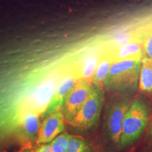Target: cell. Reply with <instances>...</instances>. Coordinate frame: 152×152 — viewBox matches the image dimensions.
I'll return each instance as SVG.
<instances>
[{"instance_id": "cell-1", "label": "cell", "mask_w": 152, "mask_h": 152, "mask_svg": "<svg viewBox=\"0 0 152 152\" xmlns=\"http://www.w3.org/2000/svg\"><path fill=\"white\" fill-rule=\"evenodd\" d=\"M78 62L45 46L0 53V149L18 145L23 121L42 117L62 80L78 74Z\"/></svg>"}, {"instance_id": "cell-2", "label": "cell", "mask_w": 152, "mask_h": 152, "mask_svg": "<svg viewBox=\"0 0 152 152\" xmlns=\"http://www.w3.org/2000/svg\"><path fill=\"white\" fill-rule=\"evenodd\" d=\"M142 61L114 62L104 83L106 90L119 94H132L139 86Z\"/></svg>"}, {"instance_id": "cell-3", "label": "cell", "mask_w": 152, "mask_h": 152, "mask_svg": "<svg viewBox=\"0 0 152 152\" xmlns=\"http://www.w3.org/2000/svg\"><path fill=\"white\" fill-rule=\"evenodd\" d=\"M149 119V111L146 104L140 99L133 102L123 121L120 147H125L136 141L147 127Z\"/></svg>"}, {"instance_id": "cell-4", "label": "cell", "mask_w": 152, "mask_h": 152, "mask_svg": "<svg viewBox=\"0 0 152 152\" xmlns=\"http://www.w3.org/2000/svg\"><path fill=\"white\" fill-rule=\"evenodd\" d=\"M104 94L102 86L93 85L90 96L82 106L69 124L74 128L87 130L94 127L99 120L103 107Z\"/></svg>"}, {"instance_id": "cell-5", "label": "cell", "mask_w": 152, "mask_h": 152, "mask_svg": "<svg viewBox=\"0 0 152 152\" xmlns=\"http://www.w3.org/2000/svg\"><path fill=\"white\" fill-rule=\"evenodd\" d=\"M131 104L130 100L122 99L109 104L104 115V128L109 139L114 144H120L123 124Z\"/></svg>"}, {"instance_id": "cell-6", "label": "cell", "mask_w": 152, "mask_h": 152, "mask_svg": "<svg viewBox=\"0 0 152 152\" xmlns=\"http://www.w3.org/2000/svg\"><path fill=\"white\" fill-rule=\"evenodd\" d=\"M93 89L92 83L80 79L76 82L66 97L63 106L64 118L66 123L71 122Z\"/></svg>"}, {"instance_id": "cell-7", "label": "cell", "mask_w": 152, "mask_h": 152, "mask_svg": "<svg viewBox=\"0 0 152 152\" xmlns=\"http://www.w3.org/2000/svg\"><path fill=\"white\" fill-rule=\"evenodd\" d=\"M65 123L63 108L44 118L36 138V145L50 143L57 135L64 132Z\"/></svg>"}, {"instance_id": "cell-8", "label": "cell", "mask_w": 152, "mask_h": 152, "mask_svg": "<svg viewBox=\"0 0 152 152\" xmlns=\"http://www.w3.org/2000/svg\"><path fill=\"white\" fill-rule=\"evenodd\" d=\"M79 80H80L79 75L76 73L69 74L62 80L51 99L46 111L42 115L41 118H45L50 114L55 113L62 109L66 97L75 85L76 82Z\"/></svg>"}, {"instance_id": "cell-9", "label": "cell", "mask_w": 152, "mask_h": 152, "mask_svg": "<svg viewBox=\"0 0 152 152\" xmlns=\"http://www.w3.org/2000/svg\"><path fill=\"white\" fill-rule=\"evenodd\" d=\"M41 125V117L30 115L20 125L18 134V145L20 149L33 147L35 145L38 131Z\"/></svg>"}, {"instance_id": "cell-10", "label": "cell", "mask_w": 152, "mask_h": 152, "mask_svg": "<svg viewBox=\"0 0 152 152\" xmlns=\"http://www.w3.org/2000/svg\"><path fill=\"white\" fill-rule=\"evenodd\" d=\"M109 52L113 62L125 60L142 61L145 57L143 44L139 42H128Z\"/></svg>"}, {"instance_id": "cell-11", "label": "cell", "mask_w": 152, "mask_h": 152, "mask_svg": "<svg viewBox=\"0 0 152 152\" xmlns=\"http://www.w3.org/2000/svg\"><path fill=\"white\" fill-rule=\"evenodd\" d=\"M102 55L95 52H88L84 54L80 63L79 73L80 79L92 83L93 76Z\"/></svg>"}, {"instance_id": "cell-12", "label": "cell", "mask_w": 152, "mask_h": 152, "mask_svg": "<svg viewBox=\"0 0 152 152\" xmlns=\"http://www.w3.org/2000/svg\"><path fill=\"white\" fill-rule=\"evenodd\" d=\"M139 89L142 92L152 94V61L147 57L141 62Z\"/></svg>"}, {"instance_id": "cell-13", "label": "cell", "mask_w": 152, "mask_h": 152, "mask_svg": "<svg viewBox=\"0 0 152 152\" xmlns=\"http://www.w3.org/2000/svg\"><path fill=\"white\" fill-rule=\"evenodd\" d=\"M113 61L109 52H104L99 62L92 78V84L96 86H104V83L107 77Z\"/></svg>"}, {"instance_id": "cell-14", "label": "cell", "mask_w": 152, "mask_h": 152, "mask_svg": "<svg viewBox=\"0 0 152 152\" xmlns=\"http://www.w3.org/2000/svg\"><path fill=\"white\" fill-rule=\"evenodd\" d=\"M65 152H91L90 148L83 138L71 136Z\"/></svg>"}, {"instance_id": "cell-15", "label": "cell", "mask_w": 152, "mask_h": 152, "mask_svg": "<svg viewBox=\"0 0 152 152\" xmlns=\"http://www.w3.org/2000/svg\"><path fill=\"white\" fill-rule=\"evenodd\" d=\"M71 137V134H69L68 133L66 132H62L58 135H57L50 143L57 145L65 151L66 147L68 146V142H69V140Z\"/></svg>"}, {"instance_id": "cell-16", "label": "cell", "mask_w": 152, "mask_h": 152, "mask_svg": "<svg viewBox=\"0 0 152 152\" xmlns=\"http://www.w3.org/2000/svg\"><path fill=\"white\" fill-rule=\"evenodd\" d=\"M18 152H52L50 144H42L33 146V147L20 149Z\"/></svg>"}, {"instance_id": "cell-17", "label": "cell", "mask_w": 152, "mask_h": 152, "mask_svg": "<svg viewBox=\"0 0 152 152\" xmlns=\"http://www.w3.org/2000/svg\"><path fill=\"white\" fill-rule=\"evenodd\" d=\"M144 52L145 57L152 61V30L148 34L145 41L143 43Z\"/></svg>"}, {"instance_id": "cell-18", "label": "cell", "mask_w": 152, "mask_h": 152, "mask_svg": "<svg viewBox=\"0 0 152 152\" xmlns=\"http://www.w3.org/2000/svg\"><path fill=\"white\" fill-rule=\"evenodd\" d=\"M149 134H150V136H151V137L152 139V123H151V126H150V128H149Z\"/></svg>"}]
</instances>
